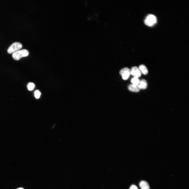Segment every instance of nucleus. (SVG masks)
Instances as JSON below:
<instances>
[{
	"label": "nucleus",
	"mask_w": 189,
	"mask_h": 189,
	"mask_svg": "<svg viewBox=\"0 0 189 189\" xmlns=\"http://www.w3.org/2000/svg\"><path fill=\"white\" fill-rule=\"evenodd\" d=\"M17 189H24V188L23 187H20Z\"/></svg>",
	"instance_id": "14"
},
{
	"label": "nucleus",
	"mask_w": 189,
	"mask_h": 189,
	"mask_svg": "<svg viewBox=\"0 0 189 189\" xmlns=\"http://www.w3.org/2000/svg\"><path fill=\"white\" fill-rule=\"evenodd\" d=\"M157 19L154 15L150 14L148 15L144 20V23L147 25L152 26L157 23Z\"/></svg>",
	"instance_id": "2"
},
{
	"label": "nucleus",
	"mask_w": 189,
	"mask_h": 189,
	"mask_svg": "<svg viewBox=\"0 0 189 189\" xmlns=\"http://www.w3.org/2000/svg\"><path fill=\"white\" fill-rule=\"evenodd\" d=\"M120 74L122 79L125 80L128 79L130 75V70L127 68L122 69L120 71Z\"/></svg>",
	"instance_id": "4"
},
{
	"label": "nucleus",
	"mask_w": 189,
	"mask_h": 189,
	"mask_svg": "<svg viewBox=\"0 0 189 189\" xmlns=\"http://www.w3.org/2000/svg\"><path fill=\"white\" fill-rule=\"evenodd\" d=\"M139 185L141 189H150L148 183L145 181H142L140 182Z\"/></svg>",
	"instance_id": "8"
},
{
	"label": "nucleus",
	"mask_w": 189,
	"mask_h": 189,
	"mask_svg": "<svg viewBox=\"0 0 189 189\" xmlns=\"http://www.w3.org/2000/svg\"><path fill=\"white\" fill-rule=\"evenodd\" d=\"M128 89L130 91L133 92H138L140 90L138 85L130 84L128 86Z\"/></svg>",
	"instance_id": "6"
},
{
	"label": "nucleus",
	"mask_w": 189,
	"mask_h": 189,
	"mask_svg": "<svg viewBox=\"0 0 189 189\" xmlns=\"http://www.w3.org/2000/svg\"><path fill=\"white\" fill-rule=\"evenodd\" d=\"M140 80L138 78L134 77L131 80V83L132 84L138 85L139 83Z\"/></svg>",
	"instance_id": "10"
},
{
	"label": "nucleus",
	"mask_w": 189,
	"mask_h": 189,
	"mask_svg": "<svg viewBox=\"0 0 189 189\" xmlns=\"http://www.w3.org/2000/svg\"><path fill=\"white\" fill-rule=\"evenodd\" d=\"M22 47V45L21 43L15 42L12 44L8 48L7 52L9 54L13 53L20 50Z\"/></svg>",
	"instance_id": "3"
},
{
	"label": "nucleus",
	"mask_w": 189,
	"mask_h": 189,
	"mask_svg": "<svg viewBox=\"0 0 189 189\" xmlns=\"http://www.w3.org/2000/svg\"><path fill=\"white\" fill-rule=\"evenodd\" d=\"M41 94L40 92L38 90H37L34 92V95L36 99H38Z\"/></svg>",
	"instance_id": "12"
},
{
	"label": "nucleus",
	"mask_w": 189,
	"mask_h": 189,
	"mask_svg": "<svg viewBox=\"0 0 189 189\" xmlns=\"http://www.w3.org/2000/svg\"><path fill=\"white\" fill-rule=\"evenodd\" d=\"M29 54V52L28 50L23 49L13 53L12 56L14 60L18 61L22 57L27 56Z\"/></svg>",
	"instance_id": "1"
},
{
	"label": "nucleus",
	"mask_w": 189,
	"mask_h": 189,
	"mask_svg": "<svg viewBox=\"0 0 189 189\" xmlns=\"http://www.w3.org/2000/svg\"><path fill=\"white\" fill-rule=\"evenodd\" d=\"M130 75L134 77L139 78L141 75L142 73L139 68L136 67H133L130 70Z\"/></svg>",
	"instance_id": "5"
},
{
	"label": "nucleus",
	"mask_w": 189,
	"mask_h": 189,
	"mask_svg": "<svg viewBox=\"0 0 189 189\" xmlns=\"http://www.w3.org/2000/svg\"><path fill=\"white\" fill-rule=\"evenodd\" d=\"M139 69L140 70L141 73L144 75L147 74L148 72L147 68L145 66L143 65H141L139 67Z\"/></svg>",
	"instance_id": "9"
},
{
	"label": "nucleus",
	"mask_w": 189,
	"mask_h": 189,
	"mask_svg": "<svg viewBox=\"0 0 189 189\" xmlns=\"http://www.w3.org/2000/svg\"><path fill=\"white\" fill-rule=\"evenodd\" d=\"M138 86L140 89H145L147 88V82L146 80L142 79L140 80Z\"/></svg>",
	"instance_id": "7"
},
{
	"label": "nucleus",
	"mask_w": 189,
	"mask_h": 189,
	"mask_svg": "<svg viewBox=\"0 0 189 189\" xmlns=\"http://www.w3.org/2000/svg\"><path fill=\"white\" fill-rule=\"evenodd\" d=\"M35 85L34 83L30 82L27 85V89L29 91H32L35 88Z\"/></svg>",
	"instance_id": "11"
},
{
	"label": "nucleus",
	"mask_w": 189,
	"mask_h": 189,
	"mask_svg": "<svg viewBox=\"0 0 189 189\" xmlns=\"http://www.w3.org/2000/svg\"><path fill=\"white\" fill-rule=\"evenodd\" d=\"M130 189H138L137 187L135 185H133L131 186Z\"/></svg>",
	"instance_id": "13"
}]
</instances>
